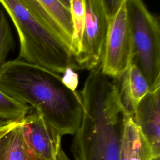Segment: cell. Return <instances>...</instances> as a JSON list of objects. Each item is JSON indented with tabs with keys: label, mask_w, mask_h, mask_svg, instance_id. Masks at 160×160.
<instances>
[{
	"label": "cell",
	"mask_w": 160,
	"mask_h": 160,
	"mask_svg": "<svg viewBox=\"0 0 160 160\" xmlns=\"http://www.w3.org/2000/svg\"><path fill=\"white\" fill-rule=\"evenodd\" d=\"M69 10L73 27L70 51L74 61L81 52L84 31L85 13L83 0H70Z\"/></svg>",
	"instance_id": "12"
},
{
	"label": "cell",
	"mask_w": 160,
	"mask_h": 160,
	"mask_svg": "<svg viewBox=\"0 0 160 160\" xmlns=\"http://www.w3.org/2000/svg\"><path fill=\"white\" fill-rule=\"evenodd\" d=\"M14 38L8 18L0 9V68L5 63L9 52L14 48Z\"/></svg>",
	"instance_id": "15"
},
{
	"label": "cell",
	"mask_w": 160,
	"mask_h": 160,
	"mask_svg": "<svg viewBox=\"0 0 160 160\" xmlns=\"http://www.w3.org/2000/svg\"><path fill=\"white\" fill-rule=\"evenodd\" d=\"M152 160H160V158H159V157H158V158H155L152 159Z\"/></svg>",
	"instance_id": "21"
},
{
	"label": "cell",
	"mask_w": 160,
	"mask_h": 160,
	"mask_svg": "<svg viewBox=\"0 0 160 160\" xmlns=\"http://www.w3.org/2000/svg\"><path fill=\"white\" fill-rule=\"evenodd\" d=\"M106 15L108 19H111L120 9L126 0H102Z\"/></svg>",
	"instance_id": "17"
},
{
	"label": "cell",
	"mask_w": 160,
	"mask_h": 160,
	"mask_svg": "<svg viewBox=\"0 0 160 160\" xmlns=\"http://www.w3.org/2000/svg\"><path fill=\"white\" fill-rule=\"evenodd\" d=\"M120 79L122 81L118 86L122 105L133 117L137 105L150 91L149 84L141 71L131 62Z\"/></svg>",
	"instance_id": "11"
},
{
	"label": "cell",
	"mask_w": 160,
	"mask_h": 160,
	"mask_svg": "<svg viewBox=\"0 0 160 160\" xmlns=\"http://www.w3.org/2000/svg\"><path fill=\"white\" fill-rule=\"evenodd\" d=\"M155 158L148 142L134 121L127 114L122 136L119 160H152Z\"/></svg>",
	"instance_id": "10"
},
{
	"label": "cell",
	"mask_w": 160,
	"mask_h": 160,
	"mask_svg": "<svg viewBox=\"0 0 160 160\" xmlns=\"http://www.w3.org/2000/svg\"><path fill=\"white\" fill-rule=\"evenodd\" d=\"M125 4L132 41L131 62L141 71L152 91L160 88L159 21L142 0H126Z\"/></svg>",
	"instance_id": "4"
},
{
	"label": "cell",
	"mask_w": 160,
	"mask_h": 160,
	"mask_svg": "<svg viewBox=\"0 0 160 160\" xmlns=\"http://www.w3.org/2000/svg\"><path fill=\"white\" fill-rule=\"evenodd\" d=\"M62 4H63L66 7L69 9L70 7V0H59Z\"/></svg>",
	"instance_id": "19"
},
{
	"label": "cell",
	"mask_w": 160,
	"mask_h": 160,
	"mask_svg": "<svg viewBox=\"0 0 160 160\" xmlns=\"http://www.w3.org/2000/svg\"><path fill=\"white\" fill-rule=\"evenodd\" d=\"M8 121H4L2 120H0V129L2 128V126H4L6 123H8Z\"/></svg>",
	"instance_id": "20"
},
{
	"label": "cell",
	"mask_w": 160,
	"mask_h": 160,
	"mask_svg": "<svg viewBox=\"0 0 160 160\" xmlns=\"http://www.w3.org/2000/svg\"><path fill=\"white\" fill-rule=\"evenodd\" d=\"M133 119L154 157H160V88L149 91L141 99L135 109Z\"/></svg>",
	"instance_id": "8"
},
{
	"label": "cell",
	"mask_w": 160,
	"mask_h": 160,
	"mask_svg": "<svg viewBox=\"0 0 160 160\" xmlns=\"http://www.w3.org/2000/svg\"><path fill=\"white\" fill-rule=\"evenodd\" d=\"M0 89L39 112L61 136L73 135L82 114L79 91L66 87L61 76L21 59L6 61L0 68Z\"/></svg>",
	"instance_id": "2"
},
{
	"label": "cell",
	"mask_w": 160,
	"mask_h": 160,
	"mask_svg": "<svg viewBox=\"0 0 160 160\" xmlns=\"http://www.w3.org/2000/svg\"><path fill=\"white\" fill-rule=\"evenodd\" d=\"M132 52V36L124 2L109 21L100 64L102 72L111 78L119 79L131 64Z\"/></svg>",
	"instance_id": "5"
},
{
	"label": "cell",
	"mask_w": 160,
	"mask_h": 160,
	"mask_svg": "<svg viewBox=\"0 0 160 160\" xmlns=\"http://www.w3.org/2000/svg\"><path fill=\"white\" fill-rule=\"evenodd\" d=\"M82 114L73 134L74 160H119L126 111L118 84L105 75L100 65L90 70L79 91Z\"/></svg>",
	"instance_id": "1"
},
{
	"label": "cell",
	"mask_w": 160,
	"mask_h": 160,
	"mask_svg": "<svg viewBox=\"0 0 160 160\" xmlns=\"http://www.w3.org/2000/svg\"><path fill=\"white\" fill-rule=\"evenodd\" d=\"M84 31L81 52L74 59L78 69L91 70L101 64L109 19L102 0H83Z\"/></svg>",
	"instance_id": "6"
},
{
	"label": "cell",
	"mask_w": 160,
	"mask_h": 160,
	"mask_svg": "<svg viewBox=\"0 0 160 160\" xmlns=\"http://www.w3.org/2000/svg\"><path fill=\"white\" fill-rule=\"evenodd\" d=\"M23 119L8 122L0 129V160H41L28 145Z\"/></svg>",
	"instance_id": "9"
},
{
	"label": "cell",
	"mask_w": 160,
	"mask_h": 160,
	"mask_svg": "<svg viewBox=\"0 0 160 160\" xmlns=\"http://www.w3.org/2000/svg\"><path fill=\"white\" fill-rule=\"evenodd\" d=\"M37 1L55 20L71 41L73 34V27L69 9L59 0Z\"/></svg>",
	"instance_id": "13"
},
{
	"label": "cell",
	"mask_w": 160,
	"mask_h": 160,
	"mask_svg": "<svg viewBox=\"0 0 160 160\" xmlns=\"http://www.w3.org/2000/svg\"><path fill=\"white\" fill-rule=\"evenodd\" d=\"M19 40L18 58L58 74L76 69L70 39L37 0H0Z\"/></svg>",
	"instance_id": "3"
},
{
	"label": "cell",
	"mask_w": 160,
	"mask_h": 160,
	"mask_svg": "<svg viewBox=\"0 0 160 160\" xmlns=\"http://www.w3.org/2000/svg\"><path fill=\"white\" fill-rule=\"evenodd\" d=\"M25 135L32 151L41 160H57L61 136L33 108L23 119Z\"/></svg>",
	"instance_id": "7"
},
{
	"label": "cell",
	"mask_w": 160,
	"mask_h": 160,
	"mask_svg": "<svg viewBox=\"0 0 160 160\" xmlns=\"http://www.w3.org/2000/svg\"><path fill=\"white\" fill-rule=\"evenodd\" d=\"M57 160H70V159H69L66 154L64 152L62 148H61L58 154Z\"/></svg>",
	"instance_id": "18"
},
{
	"label": "cell",
	"mask_w": 160,
	"mask_h": 160,
	"mask_svg": "<svg viewBox=\"0 0 160 160\" xmlns=\"http://www.w3.org/2000/svg\"><path fill=\"white\" fill-rule=\"evenodd\" d=\"M62 74L63 76L61 77V79L64 85L70 89L76 91L79 83L78 74L71 68L66 69Z\"/></svg>",
	"instance_id": "16"
},
{
	"label": "cell",
	"mask_w": 160,
	"mask_h": 160,
	"mask_svg": "<svg viewBox=\"0 0 160 160\" xmlns=\"http://www.w3.org/2000/svg\"><path fill=\"white\" fill-rule=\"evenodd\" d=\"M32 108L9 97L0 89V120L16 121L22 120Z\"/></svg>",
	"instance_id": "14"
}]
</instances>
